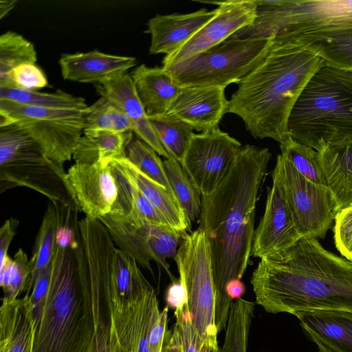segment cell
I'll return each instance as SVG.
<instances>
[{
  "instance_id": "cell-1",
  "label": "cell",
  "mask_w": 352,
  "mask_h": 352,
  "mask_svg": "<svg viewBox=\"0 0 352 352\" xmlns=\"http://www.w3.org/2000/svg\"><path fill=\"white\" fill-rule=\"evenodd\" d=\"M271 157L267 148L242 146L216 190L201 197L199 228L209 243L218 333L226 328L232 303L226 285L242 278L250 261L258 195Z\"/></svg>"
},
{
  "instance_id": "cell-2",
  "label": "cell",
  "mask_w": 352,
  "mask_h": 352,
  "mask_svg": "<svg viewBox=\"0 0 352 352\" xmlns=\"http://www.w3.org/2000/svg\"><path fill=\"white\" fill-rule=\"evenodd\" d=\"M251 284L256 304L269 313L352 311V262L300 238L279 254L261 258Z\"/></svg>"
},
{
  "instance_id": "cell-3",
  "label": "cell",
  "mask_w": 352,
  "mask_h": 352,
  "mask_svg": "<svg viewBox=\"0 0 352 352\" xmlns=\"http://www.w3.org/2000/svg\"><path fill=\"white\" fill-rule=\"evenodd\" d=\"M324 64L285 34L272 36L265 56L228 100L227 113L240 117L254 138L283 142L289 137L288 120L296 100Z\"/></svg>"
},
{
  "instance_id": "cell-4",
  "label": "cell",
  "mask_w": 352,
  "mask_h": 352,
  "mask_svg": "<svg viewBox=\"0 0 352 352\" xmlns=\"http://www.w3.org/2000/svg\"><path fill=\"white\" fill-rule=\"evenodd\" d=\"M76 250L56 244L46 296L33 308L32 352H89L94 322L89 290Z\"/></svg>"
},
{
  "instance_id": "cell-5",
  "label": "cell",
  "mask_w": 352,
  "mask_h": 352,
  "mask_svg": "<svg viewBox=\"0 0 352 352\" xmlns=\"http://www.w3.org/2000/svg\"><path fill=\"white\" fill-rule=\"evenodd\" d=\"M287 130L289 137L318 152L352 142V71L324 63L296 100Z\"/></svg>"
},
{
  "instance_id": "cell-6",
  "label": "cell",
  "mask_w": 352,
  "mask_h": 352,
  "mask_svg": "<svg viewBox=\"0 0 352 352\" xmlns=\"http://www.w3.org/2000/svg\"><path fill=\"white\" fill-rule=\"evenodd\" d=\"M63 165L50 159L23 129L0 126V193L18 186L32 188L55 206L80 211Z\"/></svg>"
},
{
  "instance_id": "cell-7",
  "label": "cell",
  "mask_w": 352,
  "mask_h": 352,
  "mask_svg": "<svg viewBox=\"0 0 352 352\" xmlns=\"http://www.w3.org/2000/svg\"><path fill=\"white\" fill-rule=\"evenodd\" d=\"M271 37L228 39L177 64L162 67L180 87L239 84L262 60Z\"/></svg>"
},
{
  "instance_id": "cell-8",
  "label": "cell",
  "mask_w": 352,
  "mask_h": 352,
  "mask_svg": "<svg viewBox=\"0 0 352 352\" xmlns=\"http://www.w3.org/2000/svg\"><path fill=\"white\" fill-rule=\"evenodd\" d=\"M254 23L234 34L239 38H269L294 31L352 26V0H254Z\"/></svg>"
},
{
  "instance_id": "cell-9",
  "label": "cell",
  "mask_w": 352,
  "mask_h": 352,
  "mask_svg": "<svg viewBox=\"0 0 352 352\" xmlns=\"http://www.w3.org/2000/svg\"><path fill=\"white\" fill-rule=\"evenodd\" d=\"M174 258L179 280L187 295L192 322L206 344L218 345L215 324V287L209 243L201 228L181 238Z\"/></svg>"
},
{
  "instance_id": "cell-10",
  "label": "cell",
  "mask_w": 352,
  "mask_h": 352,
  "mask_svg": "<svg viewBox=\"0 0 352 352\" xmlns=\"http://www.w3.org/2000/svg\"><path fill=\"white\" fill-rule=\"evenodd\" d=\"M87 111L39 108L0 100V125L19 126L50 159L63 165L71 160L82 136Z\"/></svg>"
},
{
  "instance_id": "cell-11",
  "label": "cell",
  "mask_w": 352,
  "mask_h": 352,
  "mask_svg": "<svg viewBox=\"0 0 352 352\" xmlns=\"http://www.w3.org/2000/svg\"><path fill=\"white\" fill-rule=\"evenodd\" d=\"M276 165L298 234L301 237L324 238L338 212L331 190L307 179L281 153Z\"/></svg>"
},
{
  "instance_id": "cell-12",
  "label": "cell",
  "mask_w": 352,
  "mask_h": 352,
  "mask_svg": "<svg viewBox=\"0 0 352 352\" xmlns=\"http://www.w3.org/2000/svg\"><path fill=\"white\" fill-rule=\"evenodd\" d=\"M241 147L219 127L194 133L181 165L201 196L216 190Z\"/></svg>"
},
{
  "instance_id": "cell-13",
  "label": "cell",
  "mask_w": 352,
  "mask_h": 352,
  "mask_svg": "<svg viewBox=\"0 0 352 352\" xmlns=\"http://www.w3.org/2000/svg\"><path fill=\"white\" fill-rule=\"evenodd\" d=\"M300 238L289 207L280 170L276 165L264 214L255 229L251 256L261 259L279 254Z\"/></svg>"
},
{
  "instance_id": "cell-14",
  "label": "cell",
  "mask_w": 352,
  "mask_h": 352,
  "mask_svg": "<svg viewBox=\"0 0 352 352\" xmlns=\"http://www.w3.org/2000/svg\"><path fill=\"white\" fill-rule=\"evenodd\" d=\"M218 6L217 14L175 52L166 55L162 67L182 62L219 45L240 30L251 25L256 16L254 0H227L207 2Z\"/></svg>"
},
{
  "instance_id": "cell-15",
  "label": "cell",
  "mask_w": 352,
  "mask_h": 352,
  "mask_svg": "<svg viewBox=\"0 0 352 352\" xmlns=\"http://www.w3.org/2000/svg\"><path fill=\"white\" fill-rule=\"evenodd\" d=\"M66 179L80 211L92 219H99L111 211L118 197V188L109 165L75 163Z\"/></svg>"
},
{
  "instance_id": "cell-16",
  "label": "cell",
  "mask_w": 352,
  "mask_h": 352,
  "mask_svg": "<svg viewBox=\"0 0 352 352\" xmlns=\"http://www.w3.org/2000/svg\"><path fill=\"white\" fill-rule=\"evenodd\" d=\"M228 104L225 88L182 87L165 114L187 123L197 131L203 132L218 127L227 113Z\"/></svg>"
},
{
  "instance_id": "cell-17",
  "label": "cell",
  "mask_w": 352,
  "mask_h": 352,
  "mask_svg": "<svg viewBox=\"0 0 352 352\" xmlns=\"http://www.w3.org/2000/svg\"><path fill=\"white\" fill-rule=\"evenodd\" d=\"M100 96L118 107L130 120L132 132L151 146L159 155L169 157L158 140L145 109L138 96L131 74L127 73L96 84Z\"/></svg>"
},
{
  "instance_id": "cell-18",
  "label": "cell",
  "mask_w": 352,
  "mask_h": 352,
  "mask_svg": "<svg viewBox=\"0 0 352 352\" xmlns=\"http://www.w3.org/2000/svg\"><path fill=\"white\" fill-rule=\"evenodd\" d=\"M217 12V8H203L188 14H157L151 18L146 30L151 37L149 53L169 55L175 52L214 18Z\"/></svg>"
},
{
  "instance_id": "cell-19",
  "label": "cell",
  "mask_w": 352,
  "mask_h": 352,
  "mask_svg": "<svg viewBox=\"0 0 352 352\" xmlns=\"http://www.w3.org/2000/svg\"><path fill=\"white\" fill-rule=\"evenodd\" d=\"M135 65L134 57L106 54L97 50L63 54L59 59L63 78L83 83H102L126 73Z\"/></svg>"
},
{
  "instance_id": "cell-20",
  "label": "cell",
  "mask_w": 352,
  "mask_h": 352,
  "mask_svg": "<svg viewBox=\"0 0 352 352\" xmlns=\"http://www.w3.org/2000/svg\"><path fill=\"white\" fill-rule=\"evenodd\" d=\"M294 315L316 344L335 352H352V311L318 309Z\"/></svg>"
},
{
  "instance_id": "cell-21",
  "label": "cell",
  "mask_w": 352,
  "mask_h": 352,
  "mask_svg": "<svg viewBox=\"0 0 352 352\" xmlns=\"http://www.w3.org/2000/svg\"><path fill=\"white\" fill-rule=\"evenodd\" d=\"M280 34L321 58L326 65L352 71V26Z\"/></svg>"
},
{
  "instance_id": "cell-22",
  "label": "cell",
  "mask_w": 352,
  "mask_h": 352,
  "mask_svg": "<svg viewBox=\"0 0 352 352\" xmlns=\"http://www.w3.org/2000/svg\"><path fill=\"white\" fill-rule=\"evenodd\" d=\"M35 329L29 296L2 298L0 308V352H32Z\"/></svg>"
},
{
  "instance_id": "cell-23",
  "label": "cell",
  "mask_w": 352,
  "mask_h": 352,
  "mask_svg": "<svg viewBox=\"0 0 352 352\" xmlns=\"http://www.w3.org/2000/svg\"><path fill=\"white\" fill-rule=\"evenodd\" d=\"M107 160L140 191L170 227L182 233L188 229L190 221L177 201L164 187L143 174L126 157Z\"/></svg>"
},
{
  "instance_id": "cell-24",
  "label": "cell",
  "mask_w": 352,
  "mask_h": 352,
  "mask_svg": "<svg viewBox=\"0 0 352 352\" xmlns=\"http://www.w3.org/2000/svg\"><path fill=\"white\" fill-rule=\"evenodd\" d=\"M131 76L148 118L164 115L182 88L162 67H149L142 64Z\"/></svg>"
},
{
  "instance_id": "cell-25",
  "label": "cell",
  "mask_w": 352,
  "mask_h": 352,
  "mask_svg": "<svg viewBox=\"0 0 352 352\" xmlns=\"http://www.w3.org/2000/svg\"><path fill=\"white\" fill-rule=\"evenodd\" d=\"M318 153L327 186L338 212L352 205V142L329 144Z\"/></svg>"
},
{
  "instance_id": "cell-26",
  "label": "cell",
  "mask_w": 352,
  "mask_h": 352,
  "mask_svg": "<svg viewBox=\"0 0 352 352\" xmlns=\"http://www.w3.org/2000/svg\"><path fill=\"white\" fill-rule=\"evenodd\" d=\"M112 308L129 309L139 303L153 287L144 276L137 262L116 246L113 252Z\"/></svg>"
},
{
  "instance_id": "cell-27",
  "label": "cell",
  "mask_w": 352,
  "mask_h": 352,
  "mask_svg": "<svg viewBox=\"0 0 352 352\" xmlns=\"http://www.w3.org/2000/svg\"><path fill=\"white\" fill-rule=\"evenodd\" d=\"M133 137L132 131H84L75 146L72 157L78 164H95L126 157V148Z\"/></svg>"
},
{
  "instance_id": "cell-28",
  "label": "cell",
  "mask_w": 352,
  "mask_h": 352,
  "mask_svg": "<svg viewBox=\"0 0 352 352\" xmlns=\"http://www.w3.org/2000/svg\"><path fill=\"white\" fill-rule=\"evenodd\" d=\"M103 162L109 165L118 188V197L111 212L170 226L140 191L111 162Z\"/></svg>"
},
{
  "instance_id": "cell-29",
  "label": "cell",
  "mask_w": 352,
  "mask_h": 352,
  "mask_svg": "<svg viewBox=\"0 0 352 352\" xmlns=\"http://www.w3.org/2000/svg\"><path fill=\"white\" fill-rule=\"evenodd\" d=\"M58 225L57 212L50 201L36 236L32 256L30 259L31 270L25 295L29 296L35 282L45 267L51 263L56 247V232Z\"/></svg>"
},
{
  "instance_id": "cell-30",
  "label": "cell",
  "mask_w": 352,
  "mask_h": 352,
  "mask_svg": "<svg viewBox=\"0 0 352 352\" xmlns=\"http://www.w3.org/2000/svg\"><path fill=\"white\" fill-rule=\"evenodd\" d=\"M0 100L45 109L87 111L88 105L82 97L58 90L53 93L0 88Z\"/></svg>"
},
{
  "instance_id": "cell-31",
  "label": "cell",
  "mask_w": 352,
  "mask_h": 352,
  "mask_svg": "<svg viewBox=\"0 0 352 352\" xmlns=\"http://www.w3.org/2000/svg\"><path fill=\"white\" fill-rule=\"evenodd\" d=\"M160 143L168 153L182 164L194 129L170 116L148 118Z\"/></svg>"
},
{
  "instance_id": "cell-32",
  "label": "cell",
  "mask_w": 352,
  "mask_h": 352,
  "mask_svg": "<svg viewBox=\"0 0 352 352\" xmlns=\"http://www.w3.org/2000/svg\"><path fill=\"white\" fill-rule=\"evenodd\" d=\"M37 54L34 44L22 35L8 31L0 36V88L8 83L11 72L27 63H35Z\"/></svg>"
},
{
  "instance_id": "cell-33",
  "label": "cell",
  "mask_w": 352,
  "mask_h": 352,
  "mask_svg": "<svg viewBox=\"0 0 352 352\" xmlns=\"http://www.w3.org/2000/svg\"><path fill=\"white\" fill-rule=\"evenodd\" d=\"M254 303L239 298L232 303L221 352H247Z\"/></svg>"
},
{
  "instance_id": "cell-34",
  "label": "cell",
  "mask_w": 352,
  "mask_h": 352,
  "mask_svg": "<svg viewBox=\"0 0 352 352\" xmlns=\"http://www.w3.org/2000/svg\"><path fill=\"white\" fill-rule=\"evenodd\" d=\"M170 185L175 196L191 221L199 217L201 212V195L197 191L180 163L173 156L164 161Z\"/></svg>"
},
{
  "instance_id": "cell-35",
  "label": "cell",
  "mask_w": 352,
  "mask_h": 352,
  "mask_svg": "<svg viewBox=\"0 0 352 352\" xmlns=\"http://www.w3.org/2000/svg\"><path fill=\"white\" fill-rule=\"evenodd\" d=\"M125 154L140 171L164 187L177 200L167 177L164 162L151 146L133 136L126 148Z\"/></svg>"
},
{
  "instance_id": "cell-36",
  "label": "cell",
  "mask_w": 352,
  "mask_h": 352,
  "mask_svg": "<svg viewBox=\"0 0 352 352\" xmlns=\"http://www.w3.org/2000/svg\"><path fill=\"white\" fill-rule=\"evenodd\" d=\"M280 153L307 179L327 186L318 151L289 136L280 143Z\"/></svg>"
},
{
  "instance_id": "cell-37",
  "label": "cell",
  "mask_w": 352,
  "mask_h": 352,
  "mask_svg": "<svg viewBox=\"0 0 352 352\" xmlns=\"http://www.w3.org/2000/svg\"><path fill=\"white\" fill-rule=\"evenodd\" d=\"M132 130L133 125L130 120L107 99L100 97L88 107L84 131H107L126 133Z\"/></svg>"
},
{
  "instance_id": "cell-38",
  "label": "cell",
  "mask_w": 352,
  "mask_h": 352,
  "mask_svg": "<svg viewBox=\"0 0 352 352\" xmlns=\"http://www.w3.org/2000/svg\"><path fill=\"white\" fill-rule=\"evenodd\" d=\"M182 234L169 226L151 222L148 225V243L153 261L165 270L173 282L176 280L170 272L167 258L175 257Z\"/></svg>"
},
{
  "instance_id": "cell-39",
  "label": "cell",
  "mask_w": 352,
  "mask_h": 352,
  "mask_svg": "<svg viewBox=\"0 0 352 352\" xmlns=\"http://www.w3.org/2000/svg\"><path fill=\"white\" fill-rule=\"evenodd\" d=\"M31 270L30 260L21 249L16 252L14 259L8 255L1 263L0 283L4 293L3 298L12 300L25 292Z\"/></svg>"
},
{
  "instance_id": "cell-40",
  "label": "cell",
  "mask_w": 352,
  "mask_h": 352,
  "mask_svg": "<svg viewBox=\"0 0 352 352\" xmlns=\"http://www.w3.org/2000/svg\"><path fill=\"white\" fill-rule=\"evenodd\" d=\"M48 85L45 72L35 63H27L15 67L5 87L25 91H38Z\"/></svg>"
},
{
  "instance_id": "cell-41",
  "label": "cell",
  "mask_w": 352,
  "mask_h": 352,
  "mask_svg": "<svg viewBox=\"0 0 352 352\" xmlns=\"http://www.w3.org/2000/svg\"><path fill=\"white\" fill-rule=\"evenodd\" d=\"M176 329L183 352H205V343L197 333L187 305L175 311Z\"/></svg>"
},
{
  "instance_id": "cell-42",
  "label": "cell",
  "mask_w": 352,
  "mask_h": 352,
  "mask_svg": "<svg viewBox=\"0 0 352 352\" xmlns=\"http://www.w3.org/2000/svg\"><path fill=\"white\" fill-rule=\"evenodd\" d=\"M333 232L337 250L352 262V205L337 212Z\"/></svg>"
},
{
  "instance_id": "cell-43",
  "label": "cell",
  "mask_w": 352,
  "mask_h": 352,
  "mask_svg": "<svg viewBox=\"0 0 352 352\" xmlns=\"http://www.w3.org/2000/svg\"><path fill=\"white\" fill-rule=\"evenodd\" d=\"M168 307L166 306L160 311L155 321L149 336V351L162 352L164 341L168 333Z\"/></svg>"
},
{
  "instance_id": "cell-44",
  "label": "cell",
  "mask_w": 352,
  "mask_h": 352,
  "mask_svg": "<svg viewBox=\"0 0 352 352\" xmlns=\"http://www.w3.org/2000/svg\"><path fill=\"white\" fill-rule=\"evenodd\" d=\"M52 275V261L41 272L37 278L29 298L32 308H35L43 301L47 292Z\"/></svg>"
},
{
  "instance_id": "cell-45",
  "label": "cell",
  "mask_w": 352,
  "mask_h": 352,
  "mask_svg": "<svg viewBox=\"0 0 352 352\" xmlns=\"http://www.w3.org/2000/svg\"><path fill=\"white\" fill-rule=\"evenodd\" d=\"M19 221L13 217L8 219L0 229V261L6 257L10 244L16 234Z\"/></svg>"
},
{
  "instance_id": "cell-46",
  "label": "cell",
  "mask_w": 352,
  "mask_h": 352,
  "mask_svg": "<svg viewBox=\"0 0 352 352\" xmlns=\"http://www.w3.org/2000/svg\"><path fill=\"white\" fill-rule=\"evenodd\" d=\"M166 299L168 307L175 309L187 305L186 292L179 280L173 281L168 287Z\"/></svg>"
},
{
  "instance_id": "cell-47",
  "label": "cell",
  "mask_w": 352,
  "mask_h": 352,
  "mask_svg": "<svg viewBox=\"0 0 352 352\" xmlns=\"http://www.w3.org/2000/svg\"><path fill=\"white\" fill-rule=\"evenodd\" d=\"M162 352H183L178 333L175 328L172 333L168 331Z\"/></svg>"
},
{
  "instance_id": "cell-48",
  "label": "cell",
  "mask_w": 352,
  "mask_h": 352,
  "mask_svg": "<svg viewBox=\"0 0 352 352\" xmlns=\"http://www.w3.org/2000/svg\"><path fill=\"white\" fill-rule=\"evenodd\" d=\"M245 290V285L241 281V279H233L230 280L226 287V293L232 300H233V299L237 300L241 298Z\"/></svg>"
},
{
  "instance_id": "cell-49",
  "label": "cell",
  "mask_w": 352,
  "mask_h": 352,
  "mask_svg": "<svg viewBox=\"0 0 352 352\" xmlns=\"http://www.w3.org/2000/svg\"><path fill=\"white\" fill-rule=\"evenodd\" d=\"M17 1L16 0H1L0 1V19L3 18L10 11H11Z\"/></svg>"
},
{
  "instance_id": "cell-50",
  "label": "cell",
  "mask_w": 352,
  "mask_h": 352,
  "mask_svg": "<svg viewBox=\"0 0 352 352\" xmlns=\"http://www.w3.org/2000/svg\"><path fill=\"white\" fill-rule=\"evenodd\" d=\"M205 352H221L219 349V346L206 344L205 343Z\"/></svg>"
},
{
  "instance_id": "cell-51",
  "label": "cell",
  "mask_w": 352,
  "mask_h": 352,
  "mask_svg": "<svg viewBox=\"0 0 352 352\" xmlns=\"http://www.w3.org/2000/svg\"><path fill=\"white\" fill-rule=\"evenodd\" d=\"M318 347V352H335L321 344H317Z\"/></svg>"
}]
</instances>
